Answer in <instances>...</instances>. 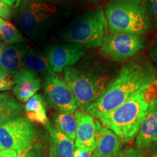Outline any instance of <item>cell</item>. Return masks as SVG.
Instances as JSON below:
<instances>
[{"instance_id": "e0dca14e", "label": "cell", "mask_w": 157, "mask_h": 157, "mask_svg": "<svg viewBox=\"0 0 157 157\" xmlns=\"http://www.w3.org/2000/svg\"><path fill=\"white\" fill-rule=\"evenodd\" d=\"M25 113L27 119L48 127L50 124L47 116L45 103L40 94H36L31 98L25 105Z\"/></svg>"}, {"instance_id": "f546056e", "label": "cell", "mask_w": 157, "mask_h": 157, "mask_svg": "<svg viewBox=\"0 0 157 157\" xmlns=\"http://www.w3.org/2000/svg\"><path fill=\"white\" fill-rule=\"evenodd\" d=\"M10 7H17L21 0H3Z\"/></svg>"}, {"instance_id": "2e32d148", "label": "cell", "mask_w": 157, "mask_h": 157, "mask_svg": "<svg viewBox=\"0 0 157 157\" xmlns=\"http://www.w3.org/2000/svg\"><path fill=\"white\" fill-rule=\"evenodd\" d=\"M51 137L50 154L53 157H74L75 143L60 131L51 127H48Z\"/></svg>"}, {"instance_id": "5b68a950", "label": "cell", "mask_w": 157, "mask_h": 157, "mask_svg": "<svg viewBox=\"0 0 157 157\" xmlns=\"http://www.w3.org/2000/svg\"><path fill=\"white\" fill-rule=\"evenodd\" d=\"M107 27L105 12L98 7L74 20L65 31L63 38L84 48H98L101 46Z\"/></svg>"}, {"instance_id": "30bf717a", "label": "cell", "mask_w": 157, "mask_h": 157, "mask_svg": "<svg viewBox=\"0 0 157 157\" xmlns=\"http://www.w3.org/2000/svg\"><path fill=\"white\" fill-rule=\"evenodd\" d=\"M44 52L52 71L60 73L80 60L84 54V48L74 43L56 44L49 46Z\"/></svg>"}, {"instance_id": "52a82bcc", "label": "cell", "mask_w": 157, "mask_h": 157, "mask_svg": "<svg viewBox=\"0 0 157 157\" xmlns=\"http://www.w3.org/2000/svg\"><path fill=\"white\" fill-rule=\"evenodd\" d=\"M36 135L30 121L17 117L0 124V148L21 152L34 144Z\"/></svg>"}, {"instance_id": "f1b7e54d", "label": "cell", "mask_w": 157, "mask_h": 157, "mask_svg": "<svg viewBox=\"0 0 157 157\" xmlns=\"http://www.w3.org/2000/svg\"><path fill=\"white\" fill-rule=\"evenodd\" d=\"M0 157H17V153L13 150H2L0 152Z\"/></svg>"}, {"instance_id": "6da1fadb", "label": "cell", "mask_w": 157, "mask_h": 157, "mask_svg": "<svg viewBox=\"0 0 157 157\" xmlns=\"http://www.w3.org/2000/svg\"><path fill=\"white\" fill-rule=\"evenodd\" d=\"M156 82L157 71L151 63L141 59L132 60L121 68L103 95L86 111L93 118L99 119Z\"/></svg>"}, {"instance_id": "8992f818", "label": "cell", "mask_w": 157, "mask_h": 157, "mask_svg": "<svg viewBox=\"0 0 157 157\" xmlns=\"http://www.w3.org/2000/svg\"><path fill=\"white\" fill-rule=\"evenodd\" d=\"M56 12V6L48 0H21L16 22L25 34L34 39L46 30Z\"/></svg>"}, {"instance_id": "d6986e66", "label": "cell", "mask_w": 157, "mask_h": 157, "mask_svg": "<svg viewBox=\"0 0 157 157\" xmlns=\"http://www.w3.org/2000/svg\"><path fill=\"white\" fill-rule=\"evenodd\" d=\"M23 110V105L13 95L0 93V124L19 117Z\"/></svg>"}, {"instance_id": "7c38bea8", "label": "cell", "mask_w": 157, "mask_h": 157, "mask_svg": "<svg viewBox=\"0 0 157 157\" xmlns=\"http://www.w3.org/2000/svg\"><path fill=\"white\" fill-rule=\"evenodd\" d=\"M135 139L136 146L141 150L151 148L157 143V97L149 104Z\"/></svg>"}, {"instance_id": "ac0fdd59", "label": "cell", "mask_w": 157, "mask_h": 157, "mask_svg": "<svg viewBox=\"0 0 157 157\" xmlns=\"http://www.w3.org/2000/svg\"><path fill=\"white\" fill-rule=\"evenodd\" d=\"M23 67L46 76L54 74L45 52L34 49L27 51L23 60Z\"/></svg>"}, {"instance_id": "7402d4cb", "label": "cell", "mask_w": 157, "mask_h": 157, "mask_svg": "<svg viewBox=\"0 0 157 157\" xmlns=\"http://www.w3.org/2000/svg\"><path fill=\"white\" fill-rule=\"evenodd\" d=\"M16 71L6 70L0 67V91L10 90L15 86Z\"/></svg>"}, {"instance_id": "4316f807", "label": "cell", "mask_w": 157, "mask_h": 157, "mask_svg": "<svg viewBox=\"0 0 157 157\" xmlns=\"http://www.w3.org/2000/svg\"><path fill=\"white\" fill-rule=\"evenodd\" d=\"M93 151L87 148H76L74 157H92Z\"/></svg>"}, {"instance_id": "9c48e42d", "label": "cell", "mask_w": 157, "mask_h": 157, "mask_svg": "<svg viewBox=\"0 0 157 157\" xmlns=\"http://www.w3.org/2000/svg\"><path fill=\"white\" fill-rule=\"evenodd\" d=\"M44 91L48 103L59 112L74 113L77 110L75 97L66 82L59 76H45Z\"/></svg>"}, {"instance_id": "4fadbf2b", "label": "cell", "mask_w": 157, "mask_h": 157, "mask_svg": "<svg viewBox=\"0 0 157 157\" xmlns=\"http://www.w3.org/2000/svg\"><path fill=\"white\" fill-rule=\"evenodd\" d=\"M76 121V148H87L94 151L95 148V121L87 112L76 110L74 113Z\"/></svg>"}, {"instance_id": "3957f363", "label": "cell", "mask_w": 157, "mask_h": 157, "mask_svg": "<svg viewBox=\"0 0 157 157\" xmlns=\"http://www.w3.org/2000/svg\"><path fill=\"white\" fill-rule=\"evenodd\" d=\"M105 15L111 33L142 36L151 27L144 0H111L105 6Z\"/></svg>"}, {"instance_id": "d4e9b609", "label": "cell", "mask_w": 157, "mask_h": 157, "mask_svg": "<svg viewBox=\"0 0 157 157\" xmlns=\"http://www.w3.org/2000/svg\"><path fill=\"white\" fill-rule=\"evenodd\" d=\"M113 157H148L140 148L137 147H131L119 152Z\"/></svg>"}, {"instance_id": "836d02e7", "label": "cell", "mask_w": 157, "mask_h": 157, "mask_svg": "<svg viewBox=\"0 0 157 157\" xmlns=\"http://www.w3.org/2000/svg\"><path fill=\"white\" fill-rule=\"evenodd\" d=\"M1 151H2V150H1V148H0V152H1Z\"/></svg>"}, {"instance_id": "44dd1931", "label": "cell", "mask_w": 157, "mask_h": 157, "mask_svg": "<svg viewBox=\"0 0 157 157\" xmlns=\"http://www.w3.org/2000/svg\"><path fill=\"white\" fill-rule=\"evenodd\" d=\"M0 37L7 44H19L24 42L17 29L9 21L0 17Z\"/></svg>"}, {"instance_id": "e575fe53", "label": "cell", "mask_w": 157, "mask_h": 157, "mask_svg": "<svg viewBox=\"0 0 157 157\" xmlns=\"http://www.w3.org/2000/svg\"><path fill=\"white\" fill-rule=\"evenodd\" d=\"M0 39H1V37H0Z\"/></svg>"}, {"instance_id": "603a6c76", "label": "cell", "mask_w": 157, "mask_h": 157, "mask_svg": "<svg viewBox=\"0 0 157 157\" xmlns=\"http://www.w3.org/2000/svg\"><path fill=\"white\" fill-rule=\"evenodd\" d=\"M17 157H44V155L41 146L34 143L25 150L17 153Z\"/></svg>"}, {"instance_id": "ba28073f", "label": "cell", "mask_w": 157, "mask_h": 157, "mask_svg": "<svg viewBox=\"0 0 157 157\" xmlns=\"http://www.w3.org/2000/svg\"><path fill=\"white\" fill-rule=\"evenodd\" d=\"M145 45L146 41L140 35L111 33L103 37L101 51L110 60L122 62L134 57L144 48Z\"/></svg>"}, {"instance_id": "5bb4252c", "label": "cell", "mask_w": 157, "mask_h": 157, "mask_svg": "<svg viewBox=\"0 0 157 157\" xmlns=\"http://www.w3.org/2000/svg\"><path fill=\"white\" fill-rule=\"evenodd\" d=\"M41 88V79L33 71L23 68L15 73L13 92L19 101L25 103L36 95Z\"/></svg>"}, {"instance_id": "9a60e30c", "label": "cell", "mask_w": 157, "mask_h": 157, "mask_svg": "<svg viewBox=\"0 0 157 157\" xmlns=\"http://www.w3.org/2000/svg\"><path fill=\"white\" fill-rule=\"evenodd\" d=\"M28 50V46L21 43L7 46L0 56V67L12 71L23 69V60Z\"/></svg>"}, {"instance_id": "cb8c5ba5", "label": "cell", "mask_w": 157, "mask_h": 157, "mask_svg": "<svg viewBox=\"0 0 157 157\" xmlns=\"http://www.w3.org/2000/svg\"><path fill=\"white\" fill-rule=\"evenodd\" d=\"M151 23L157 28V0H144Z\"/></svg>"}, {"instance_id": "4dcf8cb0", "label": "cell", "mask_w": 157, "mask_h": 157, "mask_svg": "<svg viewBox=\"0 0 157 157\" xmlns=\"http://www.w3.org/2000/svg\"><path fill=\"white\" fill-rule=\"evenodd\" d=\"M6 48V45L2 42H0V56L2 54L4 50H5Z\"/></svg>"}, {"instance_id": "8fae6325", "label": "cell", "mask_w": 157, "mask_h": 157, "mask_svg": "<svg viewBox=\"0 0 157 157\" xmlns=\"http://www.w3.org/2000/svg\"><path fill=\"white\" fill-rule=\"evenodd\" d=\"M95 148L92 157H113L119 153L122 141L113 131L95 120Z\"/></svg>"}, {"instance_id": "ffe728a7", "label": "cell", "mask_w": 157, "mask_h": 157, "mask_svg": "<svg viewBox=\"0 0 157 157\" xmlns=\"http://www.w3.org/2000/svg\"><path fill=\"white\" fill-rule=\"evenodd\" d=\"M55 128L74 140L76 137L77 121L74 113L59 112L54 115Z\"/></svg>"}, {"instance_id": "7a4b0ae2", "label": "cell", "mask_w": 157, "mask_h": 157, "mask_svg": "<svg viewBox=\"0 0 157 157\" xmlns=\"http://www.w3.org/2000/svg\"><path fill=\"white\" fill-rule=\"evenodd\" d=\"M157 97V82L117 109L100 118L102 124L113 131L122 143L136 137L151 101Z\"/></svg>"}, {"instance_id": "1f68e13d", "label": "cell", "mask_w": 157, "mask_h": 157, "mask_svg": "<svg viewBox=\"0 0 157 157\" xmlns=\"http://www.w3.org/2000/svg\"><path fill=\"white\" fill-rule=\"evenodd\" d=\"M92 1H93V2H98V1H100V0H92Z\"/></svg>"}, {"instance_id": "d6a6232c", "label": "cell", "mask_w": 157, "mask_h": 157, "mask_svg": "<svg viewBox=\"0 0 157 157\" xmlns=\"http://www.w3.org/2000/svg\"><path fill=\"white\" fill-rule=\"evenodd\" d=\"M49 157H53V156H52L51 154H50V155H49Z\"/></svg>"}, {"instance_id": "83f0119b", "label": "cell", "mask_w": 157, "mask_h": 157, "mask_svg": "<svg viewBox=\"0 0 157 157\" xmlns=\"http://www.w3.org/2000/svg\"><path fill=\"white\" fill-rule=\"evenodd\" d=\"M151 58L153 62L156 66V70L157 71V39L154 43L151 50Z\"/></svg>"}, {"instance_id": "277c9868", "label": "cell", "mask_w": 157, "mask_h": 157, "mask_svg": "<svg viewBox=\"0 0 157 157\" xmlns=\"http://www.w3.org/2000/svg\"><path fill=\"white\" fill-rule=\"evenodd\" d=\"M64 81L75 97L77 108L84 111L103 95L112 80L105 74L71 66L64 70Z\"/></svg>"}, {"instance_id": "484cf974", "label": "cell", "mask_w": 157, "mask_h": 157, "mask_svg": "<svg viewBox=\"0 0 157 157\" xmlns=\"http://www.w3.org/2000/svg\"><path fill=\"white\" fill-rule=\"evenodd\" d=\"M11 12L10 7L3 0H0V17L4 19L10 18Z\"/></svg>"}]
</instances>
